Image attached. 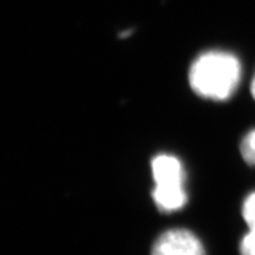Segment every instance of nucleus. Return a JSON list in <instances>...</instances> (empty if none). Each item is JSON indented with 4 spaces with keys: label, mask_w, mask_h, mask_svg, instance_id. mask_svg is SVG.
<instances>
[{
    "label": "nucleus",
    "mask_w": 255,
    "mask_h": 255,
    "mask_svg": "<svg viewBox=\"0 0 255 255\" xmlns=\"http://www.w3.org/2000/svg\"><path fill=\"white\" fill-rule=\"evenodd\" d=\"M242 215L250 229L240 242V254L255 255V191L245 200Z\"/></svg>",
    "instance_id": "obj_4"
},
{
    "label": "nucleus",
    "mask_w": 255,
    "mask_h": 255,
    "mask_svg": "<svg viewBox=\"0 0 255 255\" xmlns=\"http://www.w3.org/2000/svg\"><path fill=\"white\" fill-rule=\"evenodd\" d=\"M241 155L248 164L255 165V129L248 132L240 145Z\"/></svg>",
    "instance_id": "obj_5"
},
{
    "label": "nucleus",
    "mask_w": 255,
    "mask_h": 255,
    "mask_svg": "<svg viewBox=\"0 0 255 255\" xmlns=\"http://www.w3.org/2000/svg\"><path fill=\"white\" fill-rule=\"evenodd\" d=\"M155 187L152 199L163 213H173L183 208L188 201L184 181L186 173L181 161L171 155L156 156L151 162Z\"/></svg>",
    "instance_id": "obj_2"
},
{
    "label": "nucleus",
    "mask_w": 255,
    "mask_h": 255,
    "mask_svg": "<svg viewBox=\"0 0 255 255\" xmlns=\"http://www.w3.org/2000/svg\"><path fill=\"white\" fill-rule=\"evenodd\" d=\"M251 90H252V95H253V97H254V100H255V75H254V77H253V81H252Z\"/></svg>",
    "instance_id": "obj_6"
},
{
    "label": "nucleus",
    "mask_w": 255,
    "mask_h": 255,
    "mask_svg": "<svg viewBox=\"0 0 255 255\" xmlns=\"http://www.w3.org/2000/svg\"><path fill=\"white\" fill-rule=\"evenodd\" d=\"M151 255H206L200 239L188 229H169L157 238Z\"/></svg>",
    "instance_id": "obj_3"
},
{
    "label": "nucleus",
    "mask_w": 255,
    "mask_h": 255,
    "mask_svg": "<svg viewBox=\"0 0 255 255\" xmlns=\"http://www.w3.org/2000/svg\"><path fill=\"white\" fill-rule=\"evenodd\" d=\"M241 79V64L234 55L209 51L197 57L189 70V83L200 97L226 101L234 94Z\"/></svg>",
    "instance_id": "obj_1"
}]
</instances>
